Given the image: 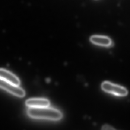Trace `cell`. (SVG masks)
I'll return each mask as SVG.
<instances>
[{"label": "cell", "mask_w": 130, "mask_h": 130, "mask_svg": "<svg viewBox=\"0 0 130 130\" xmlns=\"http://www.w3.org/2000/svg\"><path fill=\"white\" fill-rule=\"evenodd\" d=\"M92 43L103 47H110L112 45L111 39L108 37L101 35H93L90 38Z\"/></svg>", "instance_id": "cell-4"}, {"label": "cell", "mask_w": 130, "mask_h": 130, "mask_svg": "<svg viewBox=\"0 0 130 130\" xmlns=\"http://www.w3.org/2000/svg\"><path fill=\"white\" fill-rule=\"evenodd\" d=\"M26 104L30 107L40 108L48 107L50 102L44 98H31L26 101Z\"/></svg>", "instance_id": "cell-6"}, {"label": "cell", "mask_w": 130, "mask_h": 130, "mask_svg": "<svg viewBox=\"0 0 130 130\" xmlns=\"http://www.w3.org/2000/svg\"><path fill=\"white\" fill-rule=\"evenodd\" d=\"M27 113L32 118L52 120H58L62 117V114L59 111L48 107H30L27 110Z\"/></svg>", "instance_id": "cell-1"}, {"label": "cell", "mask_w": 130, "mask_h": 130, "mask_svg": "<svg viewBox=\"0 0 130 130\" xmlns=\"http://www.w3.org/2000/svg\"><path fill=\"white\" fill-rule=\"evenodd\" d=\"M102 130H114L115 129L113 128L112 127L108 125H104L103 126L102 128Z\"/></svg>", "instance_id": "cell-7"}, {"label": "cell", "mask_w": 130, "mask_h": 130, "mask_svg": "<svg viewBox=\"0 0 130 130\" xmlns=\"http://www.w3.org/2000/svg\"><path fill=\"white\" fill-rule=\"evenodd\" d=\"M0 78L17 86H19L20 83V80L16 76L3 69H0Z\"/></svg>", "instance_id": "cell-5"}, {"label": "cell", "mask_w": 130, "mask_h": 130, "mask_svg": "<svg viewBox=\"0 0 130 130\" xmlns=\"http://www.w3.org/2000/svg\"><path fill=\"white\" fill-rule=\"evenodd\" d=\"M102 88L106 92L120 97L126 96L128 94V91L125 88L108 82H103Z\"/></svg>", "instance_id": "cell-2"}, {"label": "cell", "mask_w": 130, "mask_h": 130, "mask_svg": "<svg viewBox=\"0 0 130 130\" xmlns=\"http://www.w3.org/2000/svg\"><path fill=\"white\" fill-rule=\"evenodd\" d=\"M0 88L6 90L11 94L20 97H23L25 95L24 90L18 86L14 85L0 78Z\"/></svg>", "instance_id": "cell-3"}]
</instances>
